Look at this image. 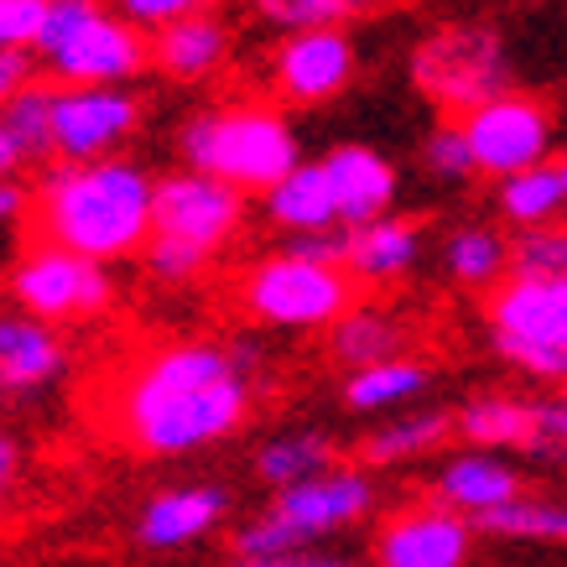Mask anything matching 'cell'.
<instances>
[{
    "label": "cell",
    "mask_w": 567,
    "mask_h": 567,
    "mask_svg": "<svg viewBox=\"0 0 567 567\" xmlns=\"http://www.w3.org/2000/svg\"><path fill=\"white\" fill-rule=\"evenodd\" d=\"M567 276V224L520 229L511 240V281H563Z\"/></svg>",
    "instance_id": "cell-31"
},
{
    "label": "cell",
    "mask_w": 567,
    "mask_h": 567,
    "mask_svg": "<svg viewBox=\"0 0 567 567\" xmlns=\"http://www.w3.org/2000/svg\"><path fill=\"white\" fill-rule=\"evenodd\" d=\"M240 308L271 328H333L354 308V281L276 250L240 276Z\"/></svg>",
    "instance_id": "cell-6"
},
{
    "label": "cell",
    "mask_w": 567,
    "mask_h": 567,
    "mask_svg": "<svg viewBox=\"0 0 567 567\" xmlns=\"http://www.w3.org/2000/svg\"><path fill=\"white\" fill-rule=\"evenodd\" d=\"M370 511H375V480L364 468H344V464H333L318 480L292 484V489H276V499H271V516L287 520L308 547L333 532L360 526Z\"/></svg>",
    "instance_id": "cell-12"
},
{
    "label": "cell",
    "mask_w": 567,
    "mask_h": 567,
    "mask_svg": "<svg viewBox=\"0 0 567 567\" xmlns=\"http://www.w3.org/2000/svg\"><path fill=\"white\" fill-rule=\"evenodd\" d=\"M271 84L292 104H328L354 84V42L344 27L287 32L271 52Z\"/></svg>",
    "instance_id": "cell-14"
},
{
    "label": "cell",
    "mask_w": 567,
    "mask_h": 567,
    "mask_svg": "<svg viewBox=\"0 0 567 567\" xmlns=\"http://www.w3.org/2000/svg\"><path fill=\"white\" fill-rule=\"evenodd\" d=\"M443 266L458 287H480V292H495L499 281L511 276V245L499 240L495 229L484 224H464L443 240Z\"/></svg>",
    "instance_id": "cell-25"
},
{
    "label": "cell",
    "mask_w": 567,
    "mask_h": 567,
    "mask_svg": "<svg viewBox=\"0 0 567 567\" xmlns=\"http://www.w3.org/2000/svg\"><path fill=\"white\" fill-rule=\"evenodd\" d=\"M287 256L308 266H333L344 271V229H318V235H287Z\"/></svg>",
    "instance_id": "cell-37"
},
{
    "label": "cell",
    "mask_w": 567,
    "mask_h": 567,
    "mask_svg": "<svg viewBox=\"0 0 567 567\" xmlns=\"http://www.w3.org/2000/svg\"><path fill=\"white\" fill-rule=\"evenodd\" d=\"M427 167L437 177H468L474 173V162H468V146H464V131H458V121L437 125L427 136Z\"/></svg>",
    "instance_id": "cell-36"
},
{
    "label": "cell",
    "mask_w": 567,
    "mask_h": 567,
    "mask_svg": "<svg viewBox=\"0 0 567 567\" xmlns=\"http://www.w3.org/2000/svg\"><path fill=\"white\" fill-rule=\"evenodd\" d=\"M48 0H0V52H32Z\"/></svg>",
    "instance_id": "cell-35"
},
{
    "label": "cell",
    "mask_w": 567,
    "mask_h": 567,
    "mask_svg": "<svg viewBox=\"0 0 567 567\" xmlns=\"http://www.w3.org/2000/svg\"><path fill=\"white\" fill-rule=\"evenodd\" d=\"M17 167H21V152L11 146V136L0 131V183H6V177H17Z\"/></svg>",
    "instance_id": "cell-44"
},
{
    "label": "cell",
    "mask_w": 567,
    "mask_h": 567,
    "mask_svg": "<svg viewBox=\"0 0 567 567\" xmlns=\"http://www.w3.org/2000/svg\"><path fill=\"white\" fill-rule=\"evenodd\" d=\"M260 17L287 32H328L354 17L349 0H260Z\"/></svg>",
    "instance_id": "cell-32"
},
{
    "label": "cell",
    "mask_w": 567,
    "mask_h": 567,
    "mask_svg": "<svg viewBox=\"0 0 567 567\" xmlns=\"http://www.w3.org/2000/svg\"><path fill=\"white\" fill-rule=\"evenodd\" d=\"M447 432H453V416L447 412H406V416H395V422H385L380 432H370L360 443V458L375 468H395V464H406V458L432 453Z\"/></svg>",
    "instance_id": "cell-27"
},
{
    "label": "cell",
    "mask_w": 567,
    "mask_h": 567,
    "mask_svg": "<svg viewBox=\"0 0 567 567\" xmlns=\"http://www.w3.org/2000/svg\"><path fill=\"white\" fill-rule=\"evenodd\" d=\"M333 458H339V447H333V437H328V432L297 427V432L271 437V443H260L256 474L271 484V489H292V484H302V480L328 474V468H333Z\"/></svg>",
    "instance_id": "cell-23"
},
{
    "label": "cell",
    "mask_w": 567,
    "mask_h": 567,
    "mask_svg": "<svg viewBox=\"0 0 567 567\" xmlns=\"http://www.w3.org/2000/svg\"><path fill=\"white\" fill-rule=\"evenodd\" d=\"M11 302L21 308V318H37V323H73V318H100L110 302H115V281L104 266L84 256H69L58 245L37 240L27 245L11 266Z\"/></svg>",
    "instance_id": "cell-7"
},
{
    "label": "cell",
    "mask_w": 567,
    "mask_h": 567,
    "mask_svg": "<svg viewBox=\"0 0 567 567\" xmlns=\"http://www.w3.org/2000/svg\"><path fill=\"white\" fill-rule=\"evenodd\" d=\"M69 349L37 318L0 312V395H32L63 375Z\"/></svg>",
    "instance_id": "cell-18"
},
{
    "label": "cell",
    "mask_w": 567,
    "mask_h": 567,
    "mask_svg": "<svg viewBox=\"0 0 567 567\" xmlns=\"http://www.w3.org/2000/svg\"><path fill=\"white\" fill-rule=\"evenodd\" d=\"M245 224V198L235 188H224L204 173H173L152 183V235L198 245V250H219L240 235Z\"/></svg>",
    "instance_id": "cell-9"
},
{
    "label": "cell",
    "mask_w": 567,
    "mask_h": 567,
    "mask_svg": "<svg viewBox=\"0 0 567 567\" xmlns=\"http://www.w3.org/2000/svg\"><path fill=\"white\" fill-rule=\"evenodd\" d=\"M474 526L437 499L401 505L375 532V567H468Z\"/></svg>",
    "instance_id": "cell-13"
},
{
    "label": "cell",
    "mask_w": 567,
    "mask_h": 567,
    "mask_svg": "<svg viewBox=\"0 0 567 567\" xmlns=\"http://www.w3.org/2000/svg\"><path fill=\"white\" fill-rule=\"evenodd\" d=\"M146 63H152L146 32H136L125 17H110L100 6L69 37V48L48 58L52 79H63V89H125Z\"/></svg>",
    "instance_id": "cell-11"
},
{
    "label": "cell",
    "mask_w": 567,
    "mask_h": 567,
    "mask_svg": "<svg viewBox=\"0 0 567 567\" xmlns=\"http://www.w3.org/2000/svg\"><path fill=\"white\" fill-rule=\"evenodd\" d=\"M141 100L131 89H58L52 100V156L58 162H104L136 136Z\"/></svg>",
    "instance_id": "cell-10"
},
{
    "label": "cell",
    "mask_w": 567,
    "mask_h": 567,
    "mask_svg": "<svg viewBox=\"0 0 567 567\" xmlns=\"http://www.w3.org/2000/svg\"><path fill=\"white\" fill-rule=\"evenodd\" d=\"M532 412H536V447H567V395L532 401Z\"/></svg>",
    "instance_id": "cell-39"
},
{
    "label": "cell",
    "mask_w": 567,
    "mask_h": 567,
    "mask_svg": "<svg viewBox=\"0 0 567 567\" xmlns=\"http://www.w3.org/2000/svg\"><path fill=\"white\" fill-rule=\"evenodd\" d=\"M557 183H563V204H567V156L557 162Z\"/></svg>",
    "instance_id": "cell-45"
},
{
    "label": "cell",
    "mask_w": 567,
    "mask_h": 567,
    "mask_svg": "<svg viewBox=\"0 0 567 567\" xmlns=\"http://www.w3.org/2000/svg\"><path fill=\"white\" fill-rule=\"evenodd\" d=\"M453 427L464 432L468 443L489 447H536V412L520 395H474L458 406Z\"/></svg>",
    "instance_id": "cell-21"
},
{
    "label": "cell",
    "mask_w": 567,
    "mask_h": 567,
    "mask_svg": "<svg viewBox=\"0 0 567 567\" xmlns=\"http://www.w3.org/2000/svg\"><path fill=\"white\" fill-rule=\"evenodd\" d=\"M32 79H37V58H32V52H0V104L17 100Z\"/></svg>",
    "instance_id": "cell-40"
},
{
    "label": "cell",
    "mask_w": 567,
    "mask_h": 567,
    "mask_svg": "<svg viewBox=\"0 0 567 567\" xmlns=\"http://www.w3.org/2000/svg\"><path fill=\"white\" fill-rule=\"evenodd\" d=\"M422 256V229L412 219H385L364 224V229H344V276L364 281V287H391L416 266Z\"/></svg>",
    "instance_id": "cell-19"
},
{
    "label": "cell",
    "mask_w": 567,
    "mask_h": 567,
    "mask_svg": "<svg viewBox=\"0 0 567 567\" xmlns=\"http://www.w3.org/2000/svg\"><path fill=\"white\" fill-rule=\"evenodd\" d=\"M52 100H58V84L32 79L17 100L0 104V131L11 136L21 162H48L52 156Z\"/></svg>",
    "instance_id": "cell-28"
},
{
    "label": "cell",
    "mask_w": 567,
    "mask_h": 567,
    "mask_svg": "<svg viewBox=\"0 0 567 567\" xmlns=\"http://www.w3.org/2000/svg\"><path fill=\"white\" fill-rule=\"evenodd\" d=\"M152 183L156 177L125 156L58 162L37 183V229L48 245L94 266L136 256L152 240Z\"/></svg>",
    "instance_id": "cell-2"
},
{
    "label": "cell",
    "mask_w": 567,
    "mask_h": 567,
    "mask_svg": "<svg viewBox=\"0 0 567 567\" xmlns=\"http://www.w3.org/2000/svg\"><path fill=\"white\" fill-rule=\"evenodd\" d=\"M489 349L536 380L567 385V276L563 281H499L489 292Z\"/></svg>",
    "instance_id": "cell-4"
},
{
    "label": "cell",
    "mask_w": 567,
    "mask_h": 567,
    "mask_svg": "<svg viewBox=\"0 0 567 567\" xmlns=\"http://www.w3.org/2000/svg\"><path fill=\"white\" fill-rule=\"evenodd\" d=\"M224 516H229V489L224 484H173V489H162V495L141 505L136 536L156 551H173L208 536Z\"/></svg>",
    "instance_id": "cell-16"
},
{
    "label": "cell",
    "mask_w": 567,
    "mask_h": 567,
    "mask_svg": "<svg viewBox=\"0 0 567 567\" xmlns=\"http://www.w3.org/2000/svg\"><path fill=\"white\" fill-rule=\"evenodd\" d=\"M235 567H344V563L308 547V551H287V557H266V563H235Z\"/></svg>",
    "instance_id": "cell-42"
},
{
    "label": "cell",
    "mask_w": 567,
    "mask_h": 567,
    "mask_svg": "<svg viewBox=\"0 0 567 567\" xmlns=\"http://www.w3.org/2000/svg\"><path fill=\"white\" fill-rule=\"evenodd\" d=\"M505 48H499L495 27H437V32L412 52V84L427 94L437 110L464 121L468 110L499 100L505 94Z\"/></svg>",
    "instance_id": "cell-5"
},
{
    "label": "cell",
    "mask_w": 567,
    "mask_h": 567,
    "mask_svg": "<svg viewBox=\"0 0 567 567\" xmlns=\"http://www.w3.org/2000/svg\"><path fill=\"white\" fill-rule=\"evenodd\" d=\"M188 173H204L224 188L245 193H271L297 162V136L266 104H229V110H198L183 136H177Z\"/></svg>",
    "instance_id": "cell-3"
},
{
    "label": "cell",
    "mask_w": 567,
    "mask_h": 567,
    "mask_svg": "<svg viewBox=\"0 0 567 567\" xmlns=\"http://www.w3.org/2000/svg\"><path fill=\"white\" fill-rule=\"evenodd\" d=\"M17 474H21V447L11 443V432H0V495L17 484Z\"/></svg>",
    "instance_id": "cell-43"
},
{
    "label": "cell",
    "mask_w": 567,
    "mask_h": 567,
    "mask_svg": "<svg viewBox=\"0 0 567 567\" xmlns=\"http://www.w3.org/2000/svg\"><path fill=\"white\" fill-rule=\"evenodd\" d=\"M520 495H526L520 474L495 453H453L437 468V484H432V499L464 520L489 516V511H499V505H511Z\"/></svg>",
    "instance_id": "cell-17"
},
{
    "label": "cell",
    "mask_w": 567,
    "mask_h": 567,
    "mask_svg": "<svg viewBox=\"0 0 567 567\" xmlns=\"http://www.w3.org/2000/svg\"><path fill=\"white\" fill-rule=\"evenodd\" d=\"M27 208H32V193L21 188L17 177H6V183H0V229H6V224H21Z\"/></svg>",
    "instance_id": "cell-41"
},
{
    "label": "cell",
    "mask_w": 567,
    "mask_h": 567,
    "mask_svg": "<svg viewBox=\"0 0 567 567\" xmlns=\"http://www.w3.org/2000/svg\"><path fill=\"white\" fill-rule=\"evenodd\" d=\"M266 214H271V224L287 229V235L333 229V198H328V183H323V173H318V162H297L292 173L266 193Z\"/></svg>",
    "instance_id": "cell-22"
},
{
    "label": "cell",
    "mask_w": 567,
    "mask_h": 567,
    "mask_svg": "<svg viewBox=\"0 0 567 567\" xmlns=\"http://www.w3.org/2000/svg\"><path fill=\"white\" fill-rule=\"evenodd\" d=\"M141 256H146V271H152L156 281H167V287L193 281V276L208 271V250L183 245V240H167V235H152V240L141 245Z\"/></svg>",
    "instance_id": "cell-33"
},
{
    "label": "cell",
    "mask_w": 567,
    "mask_h": 567,
    "mask_svg": "<svg viewBox=\"0 0 567 567\" xmlns=\"http://www.w3.org/2000/svg\"><path fill=\"white\" fill-rule=\"evenodd\" d=\"M474 532H489V536H511V542H557L567 547V499H532L520 495L511 505H499L489 516L468 520Z\"/></svg>",
    "instance_id": "cell-29"
},
{
    "label": "cell",
    "mask_w": 567,
    "mask_h": 567,
    "mask_svg": "<svg viewBox=\"0 0 567 567\" xmlns=\"http://www.w3.org/2000/svg\"><path fill=\"white\" fill-rule=\"evenodd\" d=\"M458 131H464L474 173H489V177H499V183L542 167L551 152L547 104L532 100V94H520V89H505L499 100L468 110L464 121H458Z\"/></svg>",
    "instance_id": "cell-8"
},
{
    "label": "cell",
    "mask_w": 567,
    "mask_h": 567,
    "mask_svg": "<svg viewBox=\"0 0 567 567\" xmlns=\"http://www.w3.org/2000/svg\"><path fill=\"white\" fill-rule=\"evenodd\" d=\"M89 17H94V6H89V0H48L42 27H37V37H32V58H42V63H48L52 52H63V48H69V37L79 32Z\"/></svg>",
    "instance_id": "cell-34"
},
{
    "label": "cell",
    "mask_w": 567,
    "mask_h": 567,
    "mask_svg": "<svg viewBox=\"0 0 567 567\" xmlns=\"http://www.w3.org/2000/svg\"><path fill=\"white\" fill-rule=\"evenodd\" d=\"M146 58H152L167 79H183V84L208 79V73L229 58V27H224L214 11L198 6L193 17H183V21H173V27H162V32L146 37Z\"/></svg>",
    "instance_id": "cell-20"
},
{
    "label": "cell",
    "mask_w": 567,
    "mask_h": 567,
    "mask_svg": "<svg viewBox=\"0 0 567 567\" xmlns=\"http://www.w3.org/2000/svg\"><path fill=\"white\" fill-rule=\"evenodd\" d=\"M432 385V370L416 360H380L364 364V370H349L344 380V406L349 412H391V406H406Z\"/></svg>",
    "instance_id": "cell-24"
},
{
    "label": "cell",
    "mask_w": 567,
    "mask_h": 567,
    "mask_svg": "<svg viewBox=\"0 0 567 567\" xmlns=\"http://www.w3.org/2000/svg\"><path fill=\"white\" fill-rule=\"evenodd\" d=\"M563 183H557V167L542 162L532 173H516L499 183V214L520 229H542V224H557L563 214Z\"/></svg>",
    "instance_id": "cell-30"
},
{
    "label": "cell",
    "mask_w": 567,
    "mask_h": 567,
    "mask_svg": "<svg viewBox=\"0 0 567 567\" xmlns=\"http://www.w3.org/2000/svg\"><path fill=\"white\" fill-rule=\"evenodd\" d=\"M256 344L173 339L146 349L115 385V432L152 458H183L235 437L250 416Z\"/></svg>",
    "instance_id": "cell-1"
},
{
    "label": "cell",
    "mask_w": 567,
    "mask_h": 567,
    "mask_svg": "<svg viewBox=\"0 0 567 567\" xmlns=\"http://www.w3.org/2000/svg\"><path fill=\"white\" fill-rule=\"evenodd\" d=\"M318 173L328 183V198H333V224L339 229H364L391 214L395 204V167L375 146H360V141H344L318 162Z\"/></svg>",
    "instance_id": "cell-15"
},
{
    "label": "cell",
    "mask_w": 567,
    "mask_h": 567,
    "mask_svg": "<svg viewBox=\"0 0 567 567\" xmlns=\"http://www.w3.org/2000/svg\"><path fill=\"white\" fill-rule=\"evenodd\" d=\"M198 6L193 0H125V11L121 17L136 27V32H162V27H173V21H183V17H193Z\"/></svg>",
    "instance_id": "cell-38"
},
{
    "label": "cell",
    "mask_w": 567,
    "mask_h": 567,
    "mask_svg": "<svg viewBox=\"0 0 567 567\" xmlns=\"http://www.w3.org/2000/svg\"><path fill=\"white\" fill-rule=\"evenodd\" d=\"M406 344V333L391 312L380 308H349L339 323H333V360L349 364V370H364V364L395 360Z\"/></svg>",
    "instance_id": "cell-26"
}]
</instances>
